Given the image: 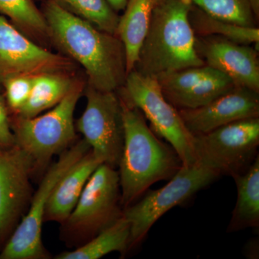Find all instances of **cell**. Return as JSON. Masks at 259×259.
<instances>
[{
	"instance_id": "7c38bea8",
	"label": "cell",
	"mask_w": 259,
	"mask_h": 259,
	"mask_svg": "<svg viewBox=\"0 0 259 259\" xmlns=\"http://www.w3.org/2000/svg\"><path fill=\"white\" fill-rule=\"evenodd\" d=\"M31 160L15 145L0 149V250L25 215L32 198Z\"/></svg>"
},
{
	"instance_id": "ba28073f",
	"label": "cell",
	"mask_w": 259,
	"mask_h": 259,
	"mask_svg": "<svg viewBox=\"0 0 259 259\" xmlns=\"http://www.w3.org/2000/svg\"><path fill=\"white\" fill-rule=\"evenodd\" d=\"M221 176L199 162L182 165L161 188L148 192L139 201L123 209L122 214L131 225L129 250L137 246L151 227L168 211L191 198Z\"/></svg>"
},
{
	"instance_id": "2e32d148",
	"label": "cell",
	"mask_w": 259,
	"mask_h": 259,
	"mask_svg": "<svg viewBox=\"0 0 259 259\" xmlns=\"http://www.w3.org/2000/svg\"><path fill=\"white\" fill-rule=\"evenodd\" d=\"M102 162L91 149L61 177L51 194L44 222L62 224L74 209L83 189Z\"/></svg>"
},
{
	"instance_id": "ffe728a7",
	"label": "cell",
	"mask_w": 259,
	"mask_h": 259,
	"mask_svg": "<svg viewBox=\"0 0 259 259\" xmlns=\"http://www.w3.org/2000/svg\"><path fill=\"white\" fill-rule=\"evenodd\" d=\"M131 225L123 214L90 241L71 251L63 252L56 259H98L112 252L125 255L129 250Z\"/></svg>"
},
{
	"instance_id": "4316f807",
	"label": "cell",
	"mask_w": 259,
	"mask_h": 259,
	"mask_svg": "<svg viewBox=\"0 0 259 259\" xmlns=\"http://www.w3.org/2000/svg\"><path fill=\"white\" fill-rule=\"evenodd\" d=\"M107 1L112 7V9L117 13H119V12L123 11L128 0H107Z\"/></svg>"
},
{
	"instance_id": "83f0119b",
	"label": "cell",
	"mask_w": 259,
	"mask_h": 259,
	"mask_svg": "<svg viewBox=\"0 0 259 259\" xmlns=\"http://www.w3.org/2000/svg\"><path fill=\"white\" fill-rule=\"evenodd\" d=\"M250 5V9L253 12L255 20L258 23L259 20V0H247Z\"/></svg>"
},
{
	"instance_id": "f1b7e54d",
	"label": "cell",
	"mask_w": 259,
	"mask_h": 259,
	"mask_svg": "<svg viewBox=\"0 0 259 259\" xmlns=\"http://www.w3.org/2000/svg\"><path fill=\"white\" fill-rule=\"evenodd\" d=\"M39 1L44 2V1H46V0H39Z\"/></svg>"
},
{
	"instance_id": "5bb4252c",
	"label": "cell",
	"mask_w": 259,
	"mask_h": 259,
	"mask_svg": "<svg viewBox=\"0 0 259 259\" xmlns=\"http://www.w3.org/2000/svg\"><path fill=\"white\" fill-rule=\"evenodd\" d=\"M195 49L204 64L228 76L236 87L259 93L258 51L224 37L196 35Z\"/></svg>"
},
{
	"instance_id": "9a60e30c",
	"label": "cell",
	"mask_w": 259,
	"mask_h": 259,
	"mask_svg": "<svg viewBox=\"0 0 259 259\" xmlns=\"http://www.w3.org/2000/svg\"><path fill=\"white\" fill-rule=\"evenodd\" d=\"M178 111L191 134H207L236 121L259 117V93L236 87L203 106Z\"/></svg>"
},
{
	"instance_id": "8992f818",
	"label": "cell",
	"mask_w": 259,
	"mask_h": 259,
	"mask_svg": "<svg viewBox=\"0 0 259 259\" xmlns=\"http://www.w3.org/2000/svg\"><path fill=\"white\" fill-rule=\"evenodd\" d=\"M91 149L82 139L60 153L42 177L30 207L0 250V259H46L50 255L42 241V226L51 194L61 177Z\"/></svg>"
},
{
	"instance_id": "3957f363",
	"label": "cell",
	"mask_w": 259,
	"mask_h": 259,
	"mask_svg": "<svg viewBox=\"0 0 259 259\" xmlns=\"http://www.w3.org/2000/svg\"><path fill=\"white\" fill-rule=\"evenodd\" d=\"M191 0H157L134 69L156 77L164 73L203 66L195 49L189 13Z\"/></svg>"
},
{
	"instance_id": "5b68a950",
	"label": "cell",
	"mask_w": 259,
	"mask_h": 259,
	"mask_svg": "<svg viewBox=\"0 0 259 259\" xmlns=\"http://www.w3.org/2000/svg\"><path fill=\"white\" fill-rule=\"evenodd\" d=\"M119 172L102 163L83 189L67 219L61 224V238L70 245H81L122 215Z\"/></svg>"
},
{
	"instance_id": "4fadbf2b",
	"label": "cell",
	"mask_w": 259,
	"mask_h": 259,
	"mask_svg": "<svg viewBox=\"0 0 259 259\" xmlns=\"http://www.w3.org/2000/svg\"><path fill=\"white\" fill-rule=\"evenodd\" d=\"M156 78L163 96L177 110L203 106L236 87L226 74L206 64Z\"/></svg>"
},
{
	"instance_id": "d6986e66",
	"label": "cell",
	"mask_w": 259,
	"mask_h": 259,
	"mask_svg": "<svg viewBox=\"0 0 259 259\" xmlns=\"http://www.w3.org/2000/svg\"><path fill=\"white\" fill-rule=\"evenodd\" d=\"M237 187L236 206L228 233L259 227V156L243 175L233 178Z\"/></svg>"
},
{
	"instance_id": "ac0fdd59",
	"label": "cell",
	"mask_w": 259,
	"mask_h": 259,
	"mask_svg": "<svg viewBox=\"0 0 259 259\" xmlns=\"http://www.w3.org/2000/svg\"><path fill=\"white\" fill-rule=\"evenodd\" d=\"M80 78L76 73H44L33 76V84L28 101L15 115L32 117L50 110L72 90Z\"/></svg>"
},
{
	"instance_id": "9c48e42d",
	"label": "cell",
	"mask_w": 259,
	"mask_h": 259,
	"mask_svg": "<svg viewBox=\"0 0 259 259\" xmlns=\"http://www.w3.org/2000/svg\"><path fill=\"white\" fill-rule=\"evenodd\" d=\"M117 92L139 109L154 132L176 151L182 164L196 162L194 136L186 127L178 110L163 96L156 77L132 70Z\"/></svg>"
},
{
	"instance_id": "277c9868",
	"label": "cell",
	"mask_w": 259,
	"mask_h": 259,
	"mask_svg": "<svg viewBox=\"0 0 259 259\" xmlns=\"http://www.w3.org/2000/svg\"><path fill=\"white\" fill-rule=\"evenodd\" d=\"M86 83L80 79L58 105L44 115L32 117L10 115L15 145L31 160L33 175L45 171L53 156L76 142L74 111Z\"/></svg>"
},
{
	"instance_id": "7a4b0ae2",
	"label": "cell",
	"mask_w": 259,
	"mask_h": 259,
	"mask_svg": "<svg viewBox=\"0 0 259 259\" xmlns=\"http://www.w3.org/2000/svg\"><path fill=\"white\" fill-rule=\"evenodd\" d=\"M117 94L124 125L123 148L118 166L124 209L153 184L170 180L183 164L171 145L163 142L149 128L139 109Z\"/></svg>"
},
{
	"instance_id": "484cf974",
	"label": "cell",
	"mask_w": 259,
	"mask_h": 259,
	"mask_svg": "<svg viewBox=\"0 0 259 259\" xmlns=\"http://www.w3.org/2000/svg\"><path fill=\"white\" fill-rule=\"evenodd\" d=\"M15 146V139L8 105L3 90H0V149H9Z\"/></svg>"
},
{
	"instance_id": "e0dca14e",
	"label": "cell",
	"mask_w": 259,
	"mask_h": 259,
	"mask_svg": "<svg viewBox=\"0 0 259 259\" xmlns=\"http://www.w3.org/2000/svg\"><path fill=\"white\" fill-rule=\"evenodd\" d=\"M156 1L128 0L123 15L119 19L117 36L125 47L127 74L134 70L137 62Z\"/></svg>"
},
{
	"instance_id": "cb8c5ba5",
	"label": "cell",
	"mask_w": 259,
	"mask_h": 259,
	"mask_svg": "<svg viewBox=\"0 0 259 259\" xmlns=\"http://www.w3.org/2000/svg\"><path fill=\"white\" fill-rule=\"evenodd\" d=\"M211 16L243 26L258 27L247 0H191Z\"/></svg>"
},
{
	"instance_id": "52a82bcc",
	"label": "cell",
	"mask_w": 259,
	"mask_h": 259,
	"mask_svg": "<svg viewBox=\"0 0 259 259\" xmlns=\"http://www.w3.org/2000/svg\"><path fill=\"white\" fill-rule=\"evenodd\" d=\"M196 161L220 175H243L259 156V117L238 120L193 135Z\"/></svg>"
},
{
	"instance_id": "8fae6325",
	"label": "cell",
	"mask_w": 259,
	"mask_h": 259,
	"mask_svg": "<svg viewBox=\"0 0 259 259\" xmlns=\"http://www.w3.org/2000/svg\"><path fill=\"white\" fill-rule=\"evenodd\" d=\"M76 64L33 41L0 15V90L3 81L15 75L76 73Z\"/></svg>"
},
{
	"instance_id": "603a6c76",
	"label": "cell",
	"mask_w": 259,
	"mask_h": 259,
	"mask_svg": "<svg viewBox=\"0 0 259 259\" xmlns=\"http://www.w3.org/2000/svg\"><path fill=\"white\" fill-rule=\"evenodd\" d=\"M71 14L88 22L99 30L117 35L120 15L107 0H54Z\"/></svg>"
},
{
	"instance_id": "d4e9b609",
	"label": "cell",
	"mask_w": 259,
	"mask_h": 259,
	"mask_svg": "<svg viewBox=\"0 0 259 259\" xmlns=\"http://www.w3.org/2000/svg\"><path fill=\"white\" fill-rule=\"evenodd\" d=\"M33 76L15 75L7 78L1 88L10 115H15L28 101L33 84Z\"/></svg>"
},
{
	"instance_id": "30bf717a",
	"label": "cell",
	"mask_w": 259,
	"mask_h": 259,
	"mask_svg": "<svg viewBox=\"0 0 259 259\" xmlns=\"http://www.w3.org/2000/svg\"><path fill=\"white\" fill-rule=\"evenodd\" d=\"M83 95L86 107L75 122L97 158L105 164L118 168L124 144L122 106L117 91L103 92L89 85Z\"/></svg>"
},
{
	"instance_id": "6da1fadb",
	"label": "cell",
	"mask_w": 259,
	"mask_h": 259,
	"mask_svg": "<svg viewBox=\"0 0 259 259\" xmlns=\"http://www.w3.org/2000/svg\"><path fill=\"white\" fill-rule=\"evenodd\" d=\"M51 44L82 66L87 83L103 92H116L127 78L125 47L117 35L99 30L71 14L54 0L42 2Z\"/></svg>"
},
{
	"instance_id": "44dd1931",
	"label": "cell",
	"mask_w": 259,
	"mask_h": 259,
	"mask_svg": "<svg viewBox=\"0 0 259 259\" xmlns=\"http://www.w3.org/2000/svg\"><path fill=\"white\" fill-rule=\"evenodd\" d=\"M0 15L39 45H51L47 20L35 0H0Z\"/></svg>"
},
{
	"instance_id": "7402d4cb",
	"label": "cell",
	"mask_w": 259,
	"mask_h": 259,
	"mask_svg": "<svg viewBox=\"0 0 259 259\" xmlns=\"http://www.w3.org/2000/svg\"><path fill=\"white\" fill-rule=\"evenodd\" d=\"M189 20L195 35H214L244 45L254 44L258 51V27L243 26L214 18L193 4L189 13Z\"/></svg>"
}]
</instances>
